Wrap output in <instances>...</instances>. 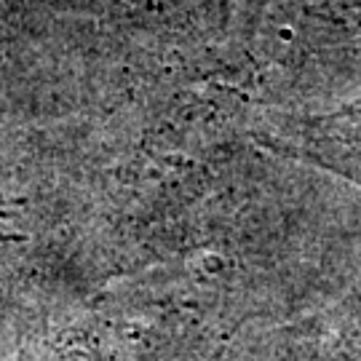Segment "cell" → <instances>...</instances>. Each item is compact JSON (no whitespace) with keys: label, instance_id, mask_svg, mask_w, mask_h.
I'll return each instance as SVG.
<instances>
[{"label":"cell","instance_id":"cell-1","mask_svg":"<svg viewBox=\"0 0 361 361\" xmlns=\"http://www.w3.org/2000/svg\"><path fill=\"white\" fill-rule=\"evenodd\" d=\"M252 137L273 153L332 171L361 188V97L326 113L271 116Z\"/></svg>","mask_w":361,"mask_h":361}]
</instances>
